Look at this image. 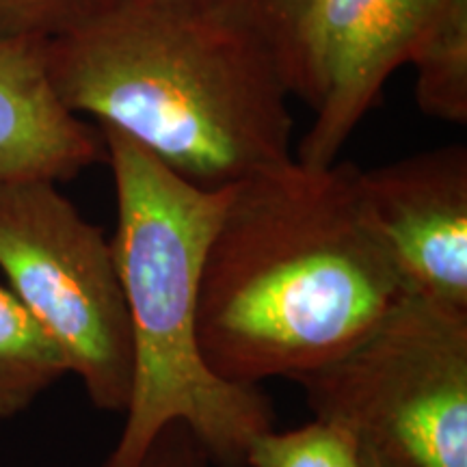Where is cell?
Segmentation results:
<instances>
[{
    "label": "cell",
    "mask_w": 467,
    "mask_h": 467,
    "mask_svg": "<svg viewBox=\"0 0 467 467\" xmlns=\"http://www.w3.org/2000/svg\"><path fill=\"white\" fill-rule=\"evenodd\" d=\"M221 3L271 46L285 80V67L296 35L314 0H221Z\"/></svg>",
    "instance_id": "cell-13"
},
{
    "label": "cell",
    "mask_w": 467,
    "mask_h": 467,
    "mask_svg": "<svg viewBox=\"0 0 467 467\" xmlns=\"http://www.w3.org/2000/svg\"><path fill=\"white\" fill-rule=\"evenodd\" d=\"M44 39H0V182H67L107 162L100 128L63 107L46 72Z\"/></svg>",
    "instance_id": "cell-8"
},
{
    "label": "cell",
    "mask_w": 467,
    "mask_h": 467,
    "mask_svg": "<svg viewBox=\"0 0 467 467\" xmlns=\"http://www.w3.org/2000/svg\"><path fill=\"white\" fill-rule=\"evenodd\" d=\"M405 290L359 167L290 159L232 184L202 271V355L225 381L295 383L359 342Z\"/></svg>",
    "instance_id": "cell-1"
},
{
    "label": "cell",
    "mask_w": 467,
    "mask_h": 467,
    "mask_svg": "<svg viewBox=\"0 0 467 467\" xmlns=\"http://www.w3.org/2000/svg\"><path fill=\"white\" fill-rule=\"evenodd\" d=\"M208 454L184 424L165 426L137 467H210Z\"/></svg>",
    "instance_id": "cell-14"
},
{
    "label": "cell",
    "mask_w": 467,
    "mask_h": 467,
    "mask_svg": "<svg viewBox=\"0 0 467 467\" xmlns=\"http://www.w3.org/2000/svg\"><path fill=\"white\" fill-rule=\"evenodd\" d=\"M117 0H0V39H57L78 31Z\"/></svg>",
    "instance_id": "cell-12"
},
{
    "label": "cell",
    "mask_w": 467,
    "mask_h": 467,
    "mask_svg": "<svg viewBox=\"0 0 467 467\" xmlns=\"http://www.w3.org/2000/svg\"><path fill=\"white\" fill-rule=\"evenodd\" d=\"M0 273L58 344L91 405L124 413L132 344L113 244L57 182H0Z\"/></svg>",
    "instance_id": "cell-5"
},
{
    "label": "cell",
    "mask_w": 467,
    "mask_h": 467,
    "mask_svg": "<svg viewBox=\"0 0 467 467\" xmlns=\"http://www.w3.org/2000/svg\"><path fill=\"white\" fill-rule=\"evenodd\" d=\"M98 128L115 182L110 244L132 344L126 422L102 467H137L173 422L191 431L213 465L247 467L251 441L273 429L275 411L258 385L214 375L197 337L203 262L232 186L192 184L124 132Z\"/></svg>",
    "instance_id": "cell-3"
},
{
    "label": "cell",
    "mask_w": 467,
    "mask_h": 467,
    "mask_svg": "<svg viewBox=\"0 0 467 467\" xmlns=\"http://www.w3.org/2000/svg\"><path fill=\"white\" fill-rule=\"evenodd\" d=\"M247 467H366L340 426L314 418L299 429L266 431L251 441Z\"/></svg>",
    "instance_id": "cell-11"
},
{
    "label": "cell",
    "mask_w": 467,
    "mask_h": 467,
    "mask_svg": "<svg viewBox=\"0 0 467 467\" xmlns=\"http://www.w3.org/2000/svg\"><path fill=\"white\" fill-rule=\"evenodd\" d=\"M295 383L366 467H467V309L405 290L359 342Z\"/></svg>",
    "instance_id": "cell-4"
},
{
    "label": "cell",
    "mask_w": 467,
    "mask_h": 467,
    "mask_svg": "<svg viewBox=\"0 0 467 467\" xmlns=\"http://www.w3.org/2000/svg\"><path fill=\"white\" fill-rule=\"evenodd\" d=\"M416 102L448 124H467V0H440L409 58Z\"/></svg>",
    "instance_id": "cell-10"
},
{
    "label": "cell",
    "mask_w": 467,
    "mask_h": 467,
    "mask_svg": "<svg viewBox=\"0 0 467 467\" xmlns=\"http://www.w3.org/2000/svg\"><path fill=\"white\" fill-rule=\"evenodd\" d=\"M440 0H314L296 35L285 85L314 119L295 159L329 167L381 98L388 78L409 63Z\"/></svg>",
    "instance_id": "cell-6"
},
{
    "label": "cell",
    "mask_w": 467,
    "mask_h": 467,
    "mask_svg": "<svg viewBox=\"0 0 467 467\" xmlns=\"http://www.w3.org/2000/svg\"><path fill=\"white\" fill-rule=\"evenodd\" d=\"M69 375L66 355L7 284L0 282V420H11Z\"/></svg>",
    "instance_id": "cell-9"
},
{
    "label": "cell",
    "mask_w": 467,
    "mask_h": 467,
    "mask_svg": "<svg viewBox=\"0 0 467 467\" xmlns=\"http://www.w3.org/2000/svg\"><path fill=\"white\" fill-rule=\"evenodd\" d=\"M361 195L407 290L467 309V148L359 169Z\"/></svg>",
    "instance_id": "cell-7"
},
{
    "label": "cell",
    "mask_w": 467,
    "mask_h": 467,
    "mask_svg": "<svg viewBox=\"0 0 467 467\" xmlns=\"http://www.w3.org/2000/svg\"><path fill=\"white\" fill-rule=\"evenodd\" d=\"M44 58L63 107L203 189L295 159L277 57L221 0H117Z\"/></svg>",
    "instance_id": "cell-2"
}]
</instances>
